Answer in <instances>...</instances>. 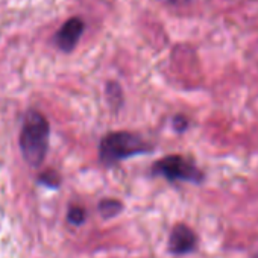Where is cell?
Segmentation results:
<instances>
[{"label":"cell","mask_w":258,"mask_h":258,"mask_svg":"<svg viewBox=\"0 0 258 258\" xmlns=\"http://www.w3.org/2000/svg\"><path fill=\"white\" fill-rule=\"evenodd\" d=\"M198 244V237L191 228L187 225H176L170 234L169 238V250L175 255H184L190 253L196 249Z\"/></svg>","instance_id":"obj_5"},{"label":"cell","mask_w":258,"mask_h":258,"mask_svg":"<svg viewBox=\"0 0 258 258\" xmlns=\"http://www.w3.org/2000/svg\"><path fill=\"white\" fill-rule=\"evenodd\" d=\"M84 219H85V213H84L82 208L75 207V208H72V210L69 211V220H70V223L81 225V223L84 222Z\"/></svg>","instance_id":"obj_9"},{"label":"cell","mask_w":258,"mask_h":258,"mask_svg":"<svg viewBox=\"0 0 258 258\" xmlns=\"http://www.w3.org/2000/svg\"><path fill=\"white\" fill-rule=\"evenodd\" d=\"M106 94H108V99H109L111 106H114V109H117L121 105V99H123L121 88L118 87V84L109 82L108 87H106Z\"/></svg>","instance_id":"obj_7"},{"label":"cell","mask_w":258,"mask_h":258,"mask_svg":"<svg viewBox=\"0 0 258 258\" xmlns=\"http://www.w3.org/2000/svg\"><path fill=\"white\" fill-rule=\"evenodd\" d=\"M40 182L44 184V185H47V187L56 188V187L59 185V182H61V178H59V175H58L56 172L47 170V172H44V173L40 176Z\"/></svg>","instance_id":"obj_8"},{"label":"cell","mask_w":258,"mask_h":258,"mask_svg":"<svg viewBox=\"0 0 258 258\" xmlns=\"http://www.w3.org/2000/svg\"><path fill=\"white\" fill-rule=\"evenodd\" d=\"M121 204L115 199H105L99 204V211L103 217H114L121 211Z\"/></svg>","instance_id":"obj_6"},{"label":"cell","mask_w":258,"mask_h":258,"mask_svg":"<svg viewBox=\"0 0 258 258\" xmlns=\"http://www.w3.org/2000/svg\"><path fill=\"white\" fill-rule=\"evenodd\" d=\"M151 148L140 137L129 133H111L102 139L99 158L103 164L112 166L121 160L149 152Z\"/></svg>","instance_id":"obj_2"},{"label":"cell","mask_w":258,"mask_h":258,"mask_svg":"<svg viewBox=\"0 0 258 258\" xmlns=\"http://www.w3.org/2000/svg\"><path fill=\"white\" fill-rule=\"evenodd\" d=\"M152 172L161 175L169 181H185L193 184H201L204 181V173L188 160L179 155H172L160 160L154 164Z\"/></svg>","instance_id":"obj_3"},{"label":"cell","mask_w":258,"mask_h":258,"mask_svg":"<svg viewBox=\"0 0 258 258\" xmlns=\"http://www.w3.org/2000/svg\"><path fill=\"white\" fill-rule=\"evenodd\" d=\"M84 29H85V23L82 22V19L73 17L67 20L55 35V43L59 47V50L72 52L76 47Z\"/></svg>","instance_id":"obj_4"},{"label":"cell","mask_w":258,"mask_h":258,"mask_svg":"<svg viewBox=\"0 0 258 258\" xmlns=\"http://www.w3.org/2000/svg\"><path fill=\"white\" fill-rule=\"evenodd\" d=\"M255 258H258V253H256V255H255Z\"/></svg>","instance_id":"obj_12"},{"label":"cell","mask_w":258,"mask_h":258,"mask_svg":"<svg viewBox=\"0 0 258 258\" xmlns=\"http://www.w3.org/2000/svg\"><path fill=\"white\" fill-rule=\"evenodd\" d=\"M173 127H175L176 133H184L185 129L188 127V120L184 115L178 114V115L173 117Z\"/></svg>","instance_id":"obj_10"},{"label":"cell","mask_w":258,"mask_h":258,"mask_svg":"<svg viewBox=\"0 0 258 258\" xmlns=\"http://www.w3.org/2000/svg\"><path fill=\"white\" fill-rule=\"evenodd\" d=\"M49 134L50 127L46 117L38 111H29L20 134V149L29 166L38 167L44 161L49 148Z\"/></svg>","instance_id":"obj_1"},{"label":"cell","mask_w":258,"mask_h":258,"mask_svg":"<svg viewBox=\"0 0 258 258\" xmlns=\"http://www.w3.org/2000/svg\"><path fill=\"white\" fill-rule=\"evenodd\" d=\"M166 2H169V4H179V2H182V0H166Z\"/></svg>","instance_id":"obj_11"}]
</instances>
